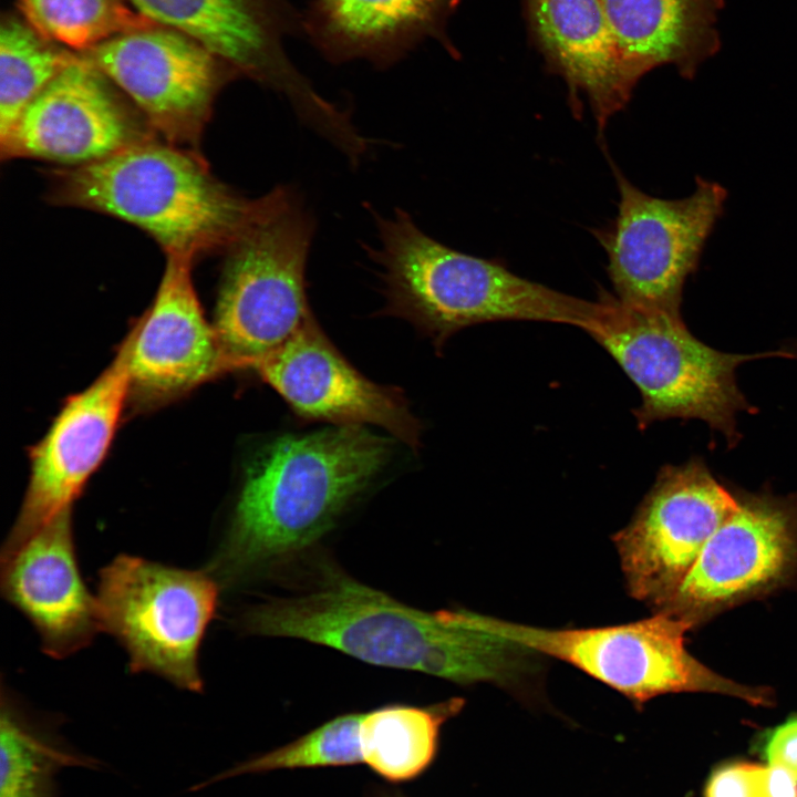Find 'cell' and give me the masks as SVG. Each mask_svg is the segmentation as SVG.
Wrapping results in <instances>:
<instances>
[{
	"instance_id": "14",
	"label": "cell",
	"mask_w": 797,
	"mask_h": 797,
	"mask_svg": "<svg viewBox=\"0 0 797 797\" xmlns=\"http://www.w3.org/2000/svg\"><path fill=\"white\" fill-rule=\"evenodd\" d=\"M130 397L127 346L85 390L70 396L30 454L27 491L3 549L68 508L103 462Z\"/></svg>"
},
{
	"instance_id": "7",
	"label": "cell",
	"mask_w": 797,
	"mask_h": 797,
	"mask_svg": "<svg viewBox=\"0 0 797 797\" xmlns=\"http://www.w3.org/2000/svg\"><path fill=\"white\" fill-rule=\"evenodd\" d=\"M313 231L288 187L228 249L213 324L235 370L252 369L313 318L304 279Z\"/></svg>"
},
{
	"instance_id": "10",
	"label": "cell",
	"mask_w": 797,
	"mask_h": 797,
	"mask_svg": "<svg viewBox=\"0 0 797 797\" xmlns=\"http://www.w3.org/2000/svg\"><path fill=\"white\" fill-rule=\"evenodd\" d=\"M737 506V495L703 460L663 467L630 522L613 536L629 594L663 610Z\"/></svg>"
},
{
	"instance_id": "23",
	"label": "cell",
	"mask_w": 797,
	"mask_h": 797,
	"mask_svg": "<svg viewBox=\"0 0 797 797\" xmlns=\"http://www.w3.org/2000/svg\"><path fill=\"white\" fill-rule=\"evenodd\" d=\"M41 35L24 18L12 13L0 25V137L27 106L73 61Z\"/></svg>"
},
{
	"instance_id": "25",
	"label": "cell",
	"mask_w": 797,
	"mask_h": 797,
	"mask_svg": "<svg viewBox=\"0 0 797 797\" xmlns=\"http://www.w3.org/2000/svg\"><path fill=\"white\" fill-rule=\"evenodd\" d=\"M31 725L2 697L0 722V797H53L54 774L82 764Z\"/></svg>"
},
{
	"instance_id": "9",
	"label": "cell",
	"mask_w": 797,
	"mask_h": 797,
	"mask_svg": "<svg viewBox=\"0 0 797 797\" xmlns=\"http://www.w3.org/2000/svg\"><path fill=\"white\" fill-rule=\"evenodd\" d=\"M614 173L618 215L594 231L608 256L614 297L632 308L681 314L684 283L723 213L726 190L697 177L690 196L663 199L636 188L619 169Z\"/></svg>"
},
{
	"instance_id": "20",
	"label": "cell",
	"mask_w": 797,
	"mask_h": 797,
	"mask_svg": "<svg viewBox=\"0 0 797 797\" xmlns=\"http://www.w3.org/2000/svg\"><path fill=\"white\" fill-rule=\"evenodd\" d=\"M460 0H312L301 28L331 62L365 60L379 68L397 62L426 39L452 53L445 31Z\"/></svg>"
},
{
	"instance_id": "1",
	"label": "cell",
	"mask_w": 797,
	"mask_h": 797,
	"mask_svg": "<svg viewBox=\"0 0 797 797\" xmlns=\"http://www.w3.org/2000/svg\"><path fill=\"white\" fill-rule=\"evenodd\" d=\"M242 624L250 633L306 640L462 684H513L531 653L466 625L458 610H420L341 575L310 593L250 609Z\"/></svg>"
},
{
	"instance_id": "11",
	"label": "cell",
	"mask_w": 797,
	"mask_h": 797,
	"mask_svg": "<svg viewBox=\"0 0 797 797\" xmlns=\"http://www.w3.org/2000/svg\"><path fill=\"white\" fill-rule=\"evenodd\" d=\"M127 1L147 19L201 43L236 74L283 95L319 135L340 127L342 110L314 90L284 50V37L296 20L288 0Z\"/></svg>"
},
{
	"instance_id": "12",
	"label": "cell",
	"mask_w": 797,
	"mask_h": 797,
	"mask_svg": "<svg viewBox=\"0 0 797 797\" xmlns=\"http://www.w3.org/2000/svg\"><path fill=\"white\" fill-rule=\"evenodd\" d=\"M737 499V509L660 611L691 629L797 576V496L742 493Z\"/></svg>"
},
{
	"instance_id": "22",
	"label": "cell",
	"mask_w": 797,
	"mask_h": 797,
	"mask_svg": "<svg viewBox=\"0 0 797 797\" xmlns=\"http://www.w3.org/2000/svg\"><path fill=\"white\" fill-rule=\"evenodd\" d=\"M463 706L464 700L456 697L429 706L396 704L362 713L363 764L391 784L418 778L437 756L442 725Z\"/></svg>"
},
{
	"instance_id": "24",
	"label": "cell",
	"mask_w": 797,
	"mask_h": 797,
	"mask_svg": "<svg viewBox=\"0 0 797 797\" xmlns=\"http://www.w3.org/2000/svg\"><path fill=\"white\" fill-rule=\"evenodd\" d=\"M23 18L44 38L85 52L123 32L157 24L127 0H17Z\"/></svg>"
},
{
	"instance_id": "3",
	"label": "cell",
	"mask_w": 797,
	"mask_h": 797,
	"mask_svg": "<svg viewBox=\"0 0 797 797\" xmlns=\"http://www.w3.org/2000/svg\"><path fill=\"white\" fill-rule=\"evenodd\" d=\"M373 215L379 246L368 251L382 269L383 313L407 320L437 349L455 332L491 321H545L584 330L598 310V300L552 290L495 260L438 242L401 208L390 218Z\"/></svg>"
},
{
	"instance_id": "4",
	"label": "cell",
	"mask_w": 797,
	"mask_h": 797,
	"mask_svg": "<svg viewBox=\"0 0 797 797\" xmlns=\"http://www.w3.org/2000/svg\"><path fill=\"white\" fill-rule=\"evenodd\" d=\"M286 186L258 199L232 193L194 155L135 142L59 176L63 201L112 215L148 232L167 256L194 259L227 250L280 200Z\"/></svg>"
},
{
	"instance_id": "17",
	"label": "cell",
	"mask_w": 797,
	"mask_h": 797,
	"mask_svg": "<svg viewBox=\"0 0 797 797\" xmlns=\"http://www.w3.org/2000/svg\"><path fill=\"white\" fill-rule=\"evenodd\" d=\"M106 80L83 54L75 55L0 137L2 158L79 166L135 143L133 124Z\"/></svg>"
},
{
	"instance_id": "15",
	"label": "cell",
	"mask_w": 797,
	"mask_h": 797,
	"mask_svg": "<svg viewBox=\"0 0 797 797\" xmlns=\"http://www.w3.org/2000/svg\"><path fill=\"white\" fill-rule=\"evenodd\" d=\"M252 370L302 418L376 425L413 449L421 445V424L402 392L363 376L314 318Z\"/></svg>"
},
{
	"instance_id": "21",
	"label": "cell",
	"mask_w": 797,
	"mask_h": 797,
	"mask_svg": "<svg viewBox=\"0 0 797 797\" xmlns=\"http://www.w3.org/2000/svg\"><path fill=\"white\" fill-rule=\"evenodd\" d=\"M624 71L635 86L671 64L693 79L721 45L715 27L723 0H600Z\"/></svg>"
},
{
	"instance_id": "5",
	"label": "cell",
	"mask_w": 797,
	"mask_h": 797,
	"mask_svg": "<svg viewBox=\"0 0 797 797\" xmlns=\"http://www.w3.org/2000/svg\"><path fill=\"white\" fill-rule=\"evenodd\" d=\"M584 331L621 366L641 394L633 411L640 428L667 418H696L735 445L737 415L755 411L736 381L747 361L783 356L782 351L737 354L696 339L681 314L642 310L600 293Z\"/></svg>"
},
{
	"instance_id": "16",
	"label": "cell",
	"mask_w": 797,
	"mask_h": 797,
	"mask_svg": "<svg viewBox=\"0 0 797 797\" xmlns=\"http://www.w3.org/2000/svg\"><path fill=\"white\" fill-rule=\"evenodd\" d=\"M192 261L167 256L153 303L124 340L130 397L141 404L167 402L235 370L197 298Z\"/></svg>"
},
{
	"instance_id": "30",
	"label": "cell",
	"mask_w": 797,
	"mask_h": 797,
	"mask_svg": "<svg viewBox=\"0 0 797 797\" xmlns=\"http://www.w3.org/2000/svg\"><path fill=\"white\" fill-rule=\"evenodd\" d=\"M366 797H407V796L397 789L376 786L369 790Z\"/></svg>"
},
{
	"instance_id": "31",
	"label": "cell",
	"mask_w": 797,
	"mask_h": 797,
	"mask_svg": "<svg viewBox=\"0 0 797 797\" xmlns=\"http://www.w3.org/2000/svg\"><path fill=\"white\" fill-rule=\"evenodd\" d=\"M787 358L797 359V342L784 350Z\"/></svg>"
},
{
	"instance_id": "2",
	"label": "cell",
	"mask_w": 797,
	"mask_h": 797,
	"mask_svg": "<svg viewBox=\"0 0 797 797\" xmlns=\"http://www.w3.org/2000/svg\"><path fill=\"white\" fill-rule=\"evenodd\" d=\"M391 454V439L359 425L276 437L246 469L231 524L207 571L230 584L311 546Z\"/></svg>"
},
{
	"instance_id": "26",
	"label": "cell",
	"mask_w": 797,
	"mask_h": 797,
	"mask_svg": "<svg viewBox=\"0 0 797 797\" xmlns=\"http://www.w3.org/2000/svg\"><path fill=\"white\" fill-rule=\"evenodd\" d=\"M361 717L362 713L335 716L291 743L237 764L198 787L244 774L363 764Z\"/></svg>"
},
{
	"instance_id": "6",
	"label": "cell",
	"mask_w": 797,
	"mask_h": 797,
	"mask_svg": "<svg viewBox=\"0 0 797 797\" xmlns=\"http://www.w3.org/2000/svg\"><path fill=\"white\" fill-rule=\"evenodd\" d=\"M460 615L473 629L576 666L635 705L679 692L724 694L754 705L772 702L769 690L734 682L692 656L684 644L691 627L667 613L584 629H545L467 610Z\"/></svg>"
},
{
	"instance_id": "8",
	"label": "cell",
	"mask_w": 797,
	"mask_h": 797,
	"mask_svg": "<svg viewBox=\"0 0 797 797\" xmlns=\"http://www.w3.org/2000/svg\"><path fill=\"white\" fill-rule=\"evenodd\" d=\"M102 630L124 646L134 673L198 692V651L216 611L218 582L203 570L121 555L100 572Z\"/></svg>"
},
{
	"instance_id": "28",
	"label": "cell",
	"mask_w": 797,
	"mask_h": 797,
	"mask_svg": "<svg viewBox=\"0 0 797 797\" xmlns=\"http://www.w3.org/2000/svg\"><path fill=\"white\" fill-rule=\"evenodd\" d=\"M753 774V764L726 765L711 776L705 797H754Z\"/></svg>"
},
{
	"instance_id": "29",
	"label": "cell",
	"mask_w": 797,
	"mask_h": 797,
	"mask_svg": "<svg viewBox=\"0 0 797 797\" xmlns=\"http://www.w3.org/2000/svg\"><path fill=\"white\" fill-rule=\"evenodd\" d=\"M754 797H797V778L774 765H754Z\"/></svg>"
},
{
	"instance_id": "13",
	"label": "cell",
	"mask_w": 797,
	"mask_h": 797,
	"mask_svg": "<svg viewBox=\"0 0 797 797\" xmlns=\"http://www.w3.org/2000/svg\"><path fill=\"white\" fill-rule=\"evenodd\" d=\"M83 53L172 142L195 139L224 80L236 74L195 39L161 24L120 33Z\"/></svg>"
},
{
	"instance_id": "19",
	"label": "cell",
	"mask_w": 797,
	"mask_h": 797,
	"mask_svg": "<svg viewBox=\"0 0 797 797\" xmlns=\"http://www.w3.org/2000/svg\"><path fill=\"white\" fill-rule=\"evenodd\" d=\"M531 39L567 83L573 107L584 95L600 128L629 101V80L600 0H524Z\"/></svg>"
},
{
	"instance_id": "18",
	"label": "cell",
	"mask_w": 797,
	"mask_h": 797,
	"mask_svg": "<svg viewBox=\"0 0 797 797\" xmlns=\"http://www.w3.org/2000/svg\"><path fill=\"white\" fill-rule=\"evenodd\" d=\"M1 590L53 658L77 652L102 630L97 598L87 590L76 559L72 508L2 550Z\"/></svg>"
},
{
	"instance_id": "27",
	"label": "cell",
	"mask_w": 797,
	"mask_h": 797,
	"mask_svg": "<svg viewBox=\"0 0 797 797\" xmlns=\"http://www.w3.org/2000/svg\"><path fill=\"white\" fill-rule=\"evenodd\" d=\"M763 755L768 765L779 766L797 778V716L766 735Z\"/></svg>"
}]
</instances>
